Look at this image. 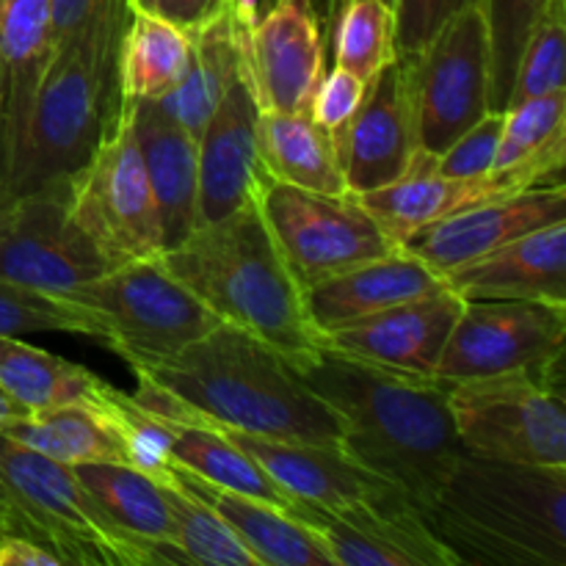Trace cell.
<instances>
[{"mask_svg":"<svg viewBox=\"0 0 566 566\" xmlns=\"http://www.w3.org/2000/svg\"><path fill=\"white\" fill-rule=\"evenodd\" d=\"M147 412L180 415L260 440L343 446V420L315 396L291 359L232 324L171 357L130 365Z\"/></svg>","mask_w":566,"mask_h":566,"instance_id":"1","label":"cell"},{"mask_svg":"<svg viewBox=\"0 0 566 566\" xmlns=\"http://www.w3.org/2000/svg\"><path fill=\"white\" fill-rule=\"evenodd\" d=\"M291 365L343 420V451L398 486L420 514L429 512L462 457L448 381L381 368L326 346Z\"/></svg>","mask_w":566,"mask_h":566,"instance_id":"2","label":"cell"},{"mask_svg":"<svg viewBox=\"0 0 566 566\" xmlns=\"http://www.w3.org/2000/svg\"><path fill=\"white\" fill-rule=\"evenodd\" d=\"M158 260L221 324L249 332L291 363L324 346L310 321L304 287L282 258L258 199L197 227Z\"/></svg>","mask_w":566,"mask_h":566,"instance_id":"3","label":"cell"},{"mask_svg":"<svg viewBox=\"0 0 566 566\" xmlns=\"http://www.w3.org/2000/svg\"><path fill=\"white\" fill-rule=\"evenodd\" d=\"M423 517L459 564L566 566V468L462 451Z\"/></svg>","mask_w":566,"mask_h":566,"instance_id":"4","label":"cell"},{"mask_svg":"<svg viewBox=\"0 0 566 566\" xmlns=\"http://www.w3.org/2000/svg\"><path fill=\"white\" fill-rule=\"evenodd\" d=\"M0 517L6 531L31 536L70 566L188 564L169 542L127 534L92 495L75 470L0 434Z\"/></svg>","mask_w":566,"mask_h":566,"instance_id":"5","label":"cell"},{"mask_svg":"<svg viewBox=\"0 0 566 566\" xmlns=\"http://www.w3.org/2000/svg\"><path fill=\"white\" fill-rule=\"evenodd\" d=\"M130 9L99 22L83 42L53 61L39 86L25 147L3 177L14 197L72 180L86 166L122 108L116 50Z\"/></svg>","mask_w":566,"mask_h":566,"instance_id":"6","label":"cell"},{"mask_svg":"<svg viewBox=\"0 0 566 566\" xmlns=\"http://www.w3.org/2000/svg\"><path fill=\"white\" fill-rule=\"evenodd\" d=\"M66 298L103 321V343L127 365L171 357L221 324L158 258L127 260Z\"/></svg>","mask_w":566,"mask_h":566,"instance_id":"7","label":"cell"},{"mask_svg":"<svg viewBox=\"0 0 566 566\" xmlns=\"http://www.w3.org/2000/svg\"><path fill=\"white\" fill-rule=\"evenodd\" d=\"M562 387L564 381L536 374L448 381L462 451L503 462L566 468Z\"/></svg>","mask_w":566,"mask_h":566,"instance_id":"8","label":"cell"},{"mask_svg":"<svg viewBox=\"0 0 566 566\" xmlns=\"http://www.w3.org/2000/svg\"><path fill=\"white\" fill-rule=\"evenodd\" d=\"M254 199L302 287L398 249L354 193H318L265 177Z\"/></svg>","mask_w":566,"mask_h":566,"instance_id":"9","label":"cell"},{"mask_svg":"<svg viewBox=\"0 0 566 566\" xmlns=\"http://www.w3.org/2000/svg\"><path fill=\"white\" fill-rule=\"evenodd\" d=\"M70 210L116 265L164 252L158 208L125 99L92 158L70 180Z\"/></svg>","mask_w":566,"mask_h":566,"instance_id":"10","label":"cell"},{"mask_svg":"<svg viewBox=\"0 0 566 566\" xmlns=\"http://www.w3.org/2000/svg\"><path fill=\"white\" fill-rule=\"evenodd\" d=\"M566 304L479 298L464 302L446 343L437 379L470 381L503 374H536L564 381Z\"/></svg>","mask_w":566,"mask_h":566,"instance_id":"11","label":"cell"},{"mask_svg":"<svg viewBox=\"0 0 566 566\" xmlns=\"http://www.w3.org/2000/svg\"><path fill=\"white\" fill-rule=\"evenodd\" d=\"M409 61L418 144L440 155L490 111L492 55L484 3L475 0L459 11Z\"/></svg>","mask_w":566,"mask_h":566,"instance_id":"12","label":"cell"},{"mask_svg":"<svg viewBox=\"0 0 566 566\" xmlns=\"http://www.w3.org/2000/svg\"><path fill=\"white\" fill-rule=\"evenodd\" d=\"M116 269L70 210V180L14 197L0 224V280L66 298Z\"/></svg>","mask_w":566,"mask_h":566,"instance_id":"13","label":"cell"},{"mask_svg":"<svg viewBox=\"0 0 566 566\" xmlns=\"http://www.w3.org/2000/svg\"><path fill=\"white\" fill-rule=\"evenodd\" d=\"M418 149L412 61L396 55L365 83L363 103L337 138L348 193L357 197L401 177Z\"/></svg>","mask_w":566,"mask_h":566,"instance_id":"14","label":"cell"},{"mask_svg":"<svg viewBox=\"0 0 566 566\" xmlns=\"http://www.w3.org/2000/svg\"><path fill=\"white\" fill-rule=\"evenodd\" d=\"M247 72L260 111H304L326 72L315 0H276L247 36Z\"/></svg>","mask_w":566,"mask_h":566,"instance_id":"15","label":"cell"},{"mask_svg":"<svg viewBox=\"0 0 566 566\" xmlns=\"http://www.w3.org/2000/svg\"><path fill=\"white\" fill-rule=\"evenodd\" d=\"M249 36V33H247ZM260 105L247 72V53L235 81L227 86L197 138L199 147V210L197 227L235 213L258 197L265 169L258 153Z\"/></svg>","mask_w":566,"mask_h":566,"instance_id":"16","label":"cell"},{"mask_svg":"<svg viewBox=\"0 0 566 566\" xmlns=\"http://www.w3.org/2000/svg\"><path fill=\"white\" fill-rule=\"evenodd\" d=\"M293 517L321 536L335 566H457L412 503L326 512L293 501Z\"/></svg>","mask_w":566,"mask_h":566,"instance_id":"17","label":"cell"},{"mask_svg":"<svg viewBox=\"0 0 566 566\" xmlns=\"http://www.w3.org/2000/svg\"><path fill=\"white\" fill-rule=\"evenodd\" d=\"M556 221H566V186L531 188L457 210L415 232L403 247L437 274L448 276L503 243Z\"/></svg>","mask_w":566,"mask_h":566,"instance_id":"18","label":"cell"},{"mask_svg":"<svg viewBox=\"0 0 566 566\" xmlns=\"http://www.w3.org/2000/svg\"><path fill=\"white\" fill-rule=\"evenodd\" d=\"M224 434L238 442L249 457L258 459L265 473L293 501L310 503V506L326 509V512L412 503L390 481L379 479L359 462H354L343 448L260 440V437L238 434V431H224Z\"/></svg>","mask_w":566,"mask_h":566,"instance_id":"19","label":"cell"},{"mask_svg":"<svg viewBox=\"0 0 566 566\" xmlns=\"http://www.w3.org/2000/svg\"><path fill=\"white\" fill-rule=\"evenodd\" d=\"M462 307L464 298L448 287L326 332L324 346L381 368L437 376V365Z\"/></svg>","mask_w":566,"mask_h":566,"instance_id":"20","label":"cell"},{"mask_svg":"<svg viewBox=\"0 0 566 566\" xmlns=\"http://www.w3.org/2000/svg\"><path fill=\"white\" fill-rule=\"evenodd\" d=\"M448 280L426 265L407 247H398L381 258L359 263L343 274L304 287V304L318 335L340 329L359 318L390 310L412 298L448 291Z\"/></svg>","mask_w":566,"mask_h":566,"instance_id":"21","label":"cell"},{"mask_svg":"<svg viewBox=\"0 0 566 566\" xmlns=\"http://www.w3.org/2000/svg\"><path fill=\"white\" fill-rule=\"evenodd\" d=\"M127 103V99H125ZM133 136L147 169L160 221V243L177 247L197 230L199 147L197 136L177 125L155 99L127 103Z\"/></svg>","mask_w":566,"mask_h":566,"instance_id":"22","label":"cell"},{"mask_svg":"<svg viewBox=\"0 0 566 566\" xmlns=\"http://www.w3.org/2000/svg\"><path fill=\"white\" fill-rule=\"evenodd\" d=\"M464 298L566 304V221L531 230L446 276Z\"/></svg>","mask_w":566,"mask_h":566,"instance_id":"23","label":"cell"},{"mask_svg":"<svg viewBox=\"0 0 566 566\" xmlns=\"http://www.w3.org/2000/svg\"><path fill=\"white\" fill-rule=\"evenodd\" d=\"M254 22L252 0H227L219 14L210 17L191 33V55L180 81L155 103L199 138L205 122L235 81L247 53V33Z\"/></svg>","mask_w":566,"mask_h":566,"instance_id":"24","label":"cell"},{"mask_svg":"<svg viewBox=\"0 0 566 566\" xmlns=\"http://www.w3.org/2000/svg\"><path fill=\"white\" fill-rule=\"evenodd\" d=\"M50 64V0H0V72L6 86L0 180L20 160L39 86Z\"/></svg>","mask_w":566,"mask_h":566,"instance_id":"25","label":"cell"},{"mask_svg":"<svg viewBox=\"0 0 566 566\" xmlns=\"http://www.w3.org/2000/svg\"><path fill=\"white\" fill-rule=\"evenodd\" d=\"M127 396L119 392L114 407H55L31 412L3 431L20 446L33 448L61 464H130L142 468L136 431L125 412Z\"/></svg>","mask_w":566,"mask_h":566,"instance_id":"26","label":"cell"},{"mask_svg":"<svg viewBox=\"0 0 566 566\" xmlns=\"http://www.w3.org/2000/svg\"><path fill=\"white\" fill-rule=\"evenodd\" d=\"M153 475L171 479L182 490L210 503L219 517L235 531L238 539L247 545V551L258 558L260 566H335L321 536L285 509L230 490H219L171 462L160 464Z\"/></svg>","mask_w":566,"mask_h":566,"instance_id":"27","label":"cell"},{"mask_svg":"<svg viewBox=\"0 0 566 566\" xmlns=\"http://www.w3.org/2000/svg\"><path fill=\"white\" fill-rule=\"evenodd\" d=\"M566 92L542 94L503 111V133L486 180L497 197L564 186Z\"/></svg>","mask_w":566,"mask_h":566,"instance_id":"28","label":"cell"},{"mask_svg":"<svg viewBox=\"0 0 566 566\" xmlns=\"http://www.w3.org/2000/svg\"><path fill=\"white\" fill-rule=\"evenodd\" d=\"M497 191L486 177L451 180L437 169V155L418 149L401 177L374 191L357 193L359 205L379 224L396 247H403L415 232L470 205L495 199Z\"/></svg>","mask_w":566,"mask_h":566,"instance_id":"29","label":"cell"},{"mask_svg":"<svg viewBox=\"0 0 566 566\" xmlns=\"http://www.w3.org/2000/svg\"><path fill=\"white\" fill-rule=\"evenodd\" d=\"M0 387L31 412L55 407H114L122 390L94 376L83 365L0 335Z\"/></svg>","mask_w":566,"mask_h":566,"instance_id":"30","label":"cell"},{"mask_svg":"<svg viewBox=\"0 0 566 566\" xmlns=\"http://www.w3.org/2000/svg\"><path fill=\"white\" fill-rule=\"evenodd\" d=\"M258 153L265 175L318 193H348L329 130L304 111H260Z\"/></svg>","mask_w":566,"mask_h":566,"instance_id":"31","label":"cell"},{"mask_svg":"<svg viewBox=\"0 0 566 566\" xmlns=\"http://www.w3.org/2000/svg\"><path fill=\"white\" fill-rule=\"evenodd\" d=\"M188 55L191 33L186 28L130 9V20L116 50V83L122 99H160L180 81Z\"/></svg>","mask_w":566,"mask_h":566,"instance_id":"32","label":"cell"},{"mask_svg":"<svg viewBox=\"0 0 566 566\" xmlns=\"http://www.w3.org/2000/svg\"><path fill=\"white\" fill-rule=\"evenodd\" d=\"M83 490L119 528L138 539L175 545V520L166 503L164 481L130 464H75Z\"/></svg>","mask_w":566,"mask_h":566,"instance_id":"33","label":"cell"},{"mask_svg":"<svg viewBox=\"0 0 566 566\" xmlns=\"http://www.w3.org/2000/svg\"><path fill=\"white\" fill-rule=\"evenodd\" d=\"M166 486L171 520H175V547L186 556L188 564L208 566H260L258 558L247 551L235 531L219 517L210 503L182 490L171 479H160Z\"/></svg>","mask_w":566,"mask_h":566,"instance_id":"34","label":"cell"},{"mask_svg":"<svg viewBox=\"0 0 566 566\" xmlns=\"http://www.w3.org/2000/svg\"><path fill=\"white\" fill-rule=\"evenodd\" d=\"M335 66L368 83L387 61L396 59V14L387 0H348L332 28Z\"/></svg>","mask_w":566,"mask_h":566,"instance_id":"35","label":"cell"},{"mask_svg":"<svg viewBox=\"0 0 566 566\" xmlns=\"http://www.w3.org/2000/svg\"><path fill=\"white\" fill-rule=\"evenodd\" d=\"M36 332H66L94 340L105 337L103 321L92 310L0 280V335L20 337Z\"/></svg>","mask_w":566,"mask_h":566,"instance_id":"36","label":"cell"},{"mask_svg":"<svg viewBox=\"0 0 566 566\" xmlns=\"http://www.w3.org/2000/svg\"><path fill=\"white\" fill-rule=\"evenodd\" d=\"M553 92H566V0H551L531 31L520 53L506 108Z\"/></svg>","mask_w":566,"mask_h":566,"instance_id":"37","label":"cell"},{"mask_svg":"<svg viewBox=\"0 0 566 566\" xmlns=\"http://www.w3.org/2000/svg\"><path fill=\"white\" fill-rule=\"evenodd\" d=\"M481 3L490 25V111H503L512 92L520 53L551 0H481Z\"/></svg>","mask_w":566,"mask_h":566,"instance_id":"38","label":"cell"},{"mask_svg":"<svg viewBox=\"0 0 566 566\" xmlns=\"http://www.w3.org/2000/svg\"><path fill=\"white\" fill-rule=\"evenodd\" d=\"M503 133V111H486L473 127L453 138L446 153L437 155V169L451 180H481L495 164Z\"/></svg>","mask_w":566,"mask_h":566,"instance_id":"39","label":"cell"},{"mask_svg":"<svg viewBox=\"0 0 566 566\" xmlns=\"http://www.w3.org/2000/svg\"><path fill=\"white\" fill-rule=\"evenodd\" d=\"M470 3L475 0H392L396 55H418Z\"/></svg>","mask_w":566,"mask_h":566,"instance_id":"40","label":"cell"},{"mask_svg":"<svg viewBox=\"0 0 566 566\" xmlns=\"http://www.w3.org/2000/svg\"><path fill=\"white\" fill-rule=\"evenodd\" d=\"M127 0H50V42L53 61L70 53L99 22L127 11Z\"/></svg>","mask_w":566,"mask_h":566,"instance_id":"41","label":"cell"},{"mask_svg":"<svg viewBox=\"0 0 566 566\" xmlns=\"http://www.w3.org/2000/svg\"><path fill=\"white\" fill-rule=\"evenodd\" d=\"M363 94L365 83L354 72L343 70V66H332L321 77L318 88L313 94V103H310V114H313V119L324 130L332 133L335 144L340 133L346 130L348 122L354 119V114H357Z\"/></svg>","mask_w":566,"mask_h":566,"instance_id":"42","label":"cell"},{"mask_svg":"<svg viewBox=\"0 0 566 566\" xmlns=\"http://www.w3.org/2000/svg\"><path fill=\"white\" fill-rule=\"evenodd\" d=\"M227 0H127L133 11H144V14H155L160 20H169L175 25L193 31L210 17L219 14L221 6Z\"/></svg>","mask_w":566,"mask_h":566,"instance_id":"43","label":"cell"},{"mask_svg":"<svg viewBox=\"0 0 566 566\" xmlns=\"http://www.w3.org/2000/svg\"><path fill=\"white\" fill-rule=\"evenodd\" d=\"M0 566H64L61 558L31 536L3 531L0 534Z\"/></svg>","mask_w":566,"mask_h":566,"instance_id":"44","label":"cell"},{"mask_svg":"<svg viewBox=\"0 0 566 566\" xmlns=\"http://www.w3.org/2000/svg\"><path fill=\"white\" fill-rule=\"evenodd\" d=\"M318 3V14H321V31H324V44L326 50H329V39H332V28H335L337 17H340V11L346 9L348 0H315ZM387 3H392V0H387Z\"/></svg>","mask_w":566,"mask_h":566,"instance_id":"45","label":"cell"},{"mask_svg":"<svg viewBox=\"0 0 566 566\" xmlns=\"http://www.w3.org/2000/svg\"><path fill=\"white\" fill-rule=\"evenodd\" d=\"M25 409L20 407V403L14 401V398L9 396V392L3 390V387H0V434H3L6 429H9V426H14L17 420H22L25 418Z\"/></svg>","mask_w":566,"mask_h":566,"instance_id":"46","label":"cell"},{"mask_svg":"<svg viewBox=\"0 0 566 566\" xmlns=\"http://www.w3.org/2000/svg\"><path fill=\"white\" fill-rule=\"evenodd\" d=\"M11 205H14V193H11V188L0 180V224H3L6 216H9Z\"/></svg>","mask_w":566,"mask_h":566,"instance_id":"47","label":"cell"},{"mask_svg":"<svg viewBox=\"0 0 566 566\" xmlns=\"http://www.w3.org/2000/svg\"><path fill=\"white\" fill-rule=\"evenodd\" d=\"M3 114H6V86H3V72H0V142H3Z\"/></svg>","mask_w":566,"mask_h":566,"instance_id":"48","label":"cell"},{"mask_svg":"<svg viewBox=\"0 0 566 566\" xmlns=\"http://www.w3.org/2000/svg\"><path fill=\"white\" fill-rule=\"evenodd\" d=\"M3 531H6V525H3V517H0V534H3Z\"/></svg>","mask_w":566,"mask_h":566,"instance_id":"49","label":"cell"}]
</instances>
